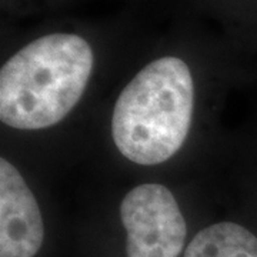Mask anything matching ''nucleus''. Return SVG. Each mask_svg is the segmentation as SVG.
Masks as SVG:
<instances>
[{"instance_id":"nucleus-7","label":"nucleus","mask_w":257,"mask_h":257,"mask_svg":"<svg viewBox=\"0 0 257 257\" xmlns=\"http://www.w3.org/2000/svg\"><path fill=\"white\" fill-rule=\"evenodd\" d=\"M5 2H8V3H18L19 0H5Z\"/></svg>"},{"instance_id":"nucleus-6","label":"nucleus","mask_w":257,"mask_h":257,"mask_svg":"<svg viewBox=\"0 0 257 257\" xmlns=\"http://www.w3.org/2000/svg\"><path fill=\"white\" fill-rule=\"evenodd\" d=\"M221 13L231 28H239L244 37L257 40V0H200Z\"/></svg>"},{"instance_id":"nucleus-2","label":"nucleus","mask_w":257,"mask_h":257,"mask_svg":"<svg viewBox=\"0 0 257 257\" xmlns=\"http://www.w3.org/2000/svg\"><path fill=\"white\" fill-rule=\"evenodd\" d=\"M196 79L190 56L166 50L143 64L123 87L111 111L110 135L126 160L169 162L190 133Z\"/></svg>"},{"instance_id":"nucleus-3","label":"nucleus","mask_w":257,"mask_h":257,"mask_svg":"<svg viewBox=\"0 0 257 257\" xmlns=\"http://www.w3.org/2000/svg\"><path fill=\"white\" fill-rule=\"evenodd\" d=\"M120 221L126 233V257H180L187 223L175 194L160 183H142L121 199Z\"/></svg>"},{"instance_id":"nucleus-1","label":"nucleus","mask_w":257,"mask_h":257,"mask_svg":"<svg viewBox=\"0 0 257 257\" xmlns=\"http://www.w3.org/2000/svg\"><path fill=\"white\" fill-rule=\"evenodd\" d=\"M99 62V43L74 29L29 37L0 69V120L16 130H43L82 100Z\"/></svg>"},{"instance_id":"nucleus-5","label":"nucleus","mask_w":257,"mask_h":257,"mask_svg":"<svg viewBox=\"0 0 257 257\" xmlns=\"http://www.w3.org/2000/svg\"><path fill=\"white\" fill-rule=\"evenodd\" d=\"M183 257H257V234L236 221H217L193 236Z\"/></svg>"},{"instance_id":"nucleus-4","label":"nucleus","mask_w":257,"mask_h":257,"mask_svg":"<svg viewBox=\"0 0 257 257\" xmlns=\"http://www.w3.org/2000/svg\"><path fill=\"white\" fill-rule=\"evenodd\" d=\"M45 243L43 216L25 177L0 159V257H36Z\"/></svg>"}]
</instances>
